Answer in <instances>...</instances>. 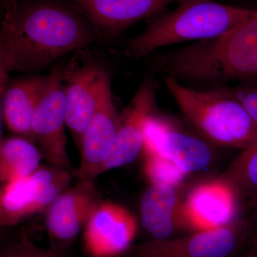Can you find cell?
<instances>
[{
  "instance_id": "5bb4252c",
  "label": "cell",
  "mask_w": 257,
  "mask_h": 257,
  "mask_svg": "<svg viewBox=\"0 0 257 257\" xmlns=\"http://www.w3.org/2000/svg\"><path fill=\"white\" fill-rule=\"evenodd\" d=\"M94 25L99 37L113 36L140 20L160 15L182 0H72Z\"/></svg>"
},
{
  "instance_id": "7402d4cb",
  "label": "cell",
  "mask_w": 257,
  "mask_h": 257,
  "mask_svg": "<svg viewBox=\"0 0 257 257\" xmlns=\"http://www.w3.org/2000/svg\"><path fill=\"white\" fill-rule=\"evenodd\" d=\"M229 90L242 104L257 126V84L251 80L244 81L243 84Z\"/></svg>"
},
{
  "instance_id": "ffe728a7",
  "label": "cell",
  "mask_w": 257,
  "mask_h": 257,
  "mask_svg": "<svg viewBox=\"0 0 257 257\" xmlns=\"http://www.w3.org/2000/svg\"><path fill=\"white\" fill-rule=\"evenodd\" d=\"M145 172L152 184H167L176 187L187 175L173 162L158 154L146 155Z\"/></svg>"
},
{
  "instance_id": "52a82bcc",
  "label": "cell",
  "mask_w": 257,
  "mask_h": 257,
  "mask_svg": "<svg viewBox=\"0 0 257 257\" xmlns=\"http://www.w3.org/2000/svg\"><path fill=\"white\" fill-rule=\"evenodd\" d=\"M62 69L55 67L49 74L48 86L32 119V136L42 158L50 166L71 172L72 165L67 152L65 135L67 96Z\"/></svg>"
},
{
  "instance_id": "9c48e42d",
  "label": "cell",
  "mask_w": 257,
  "mask_h": 257,
  "mask_svg": "<svg viewBox=\"0 0 257 257\" xmlns=\"http://www.w3.org/2000/svg\"><path fill=\"white\" fill-rule=\"evenodd\" d=\"M137 231L138 222L127 209L101 202L84 226V248L91 257L119 256L132 247Z\"/></svg>"
},
{
  "instance_id": "44dd1931",
  "label": "cell",
  "mask_w": 257,
  "mask_h": 257,
  "mask_svg": "<svg viewBox=\"0 0 257 257\" xmlns=\"http://www.w3.org/2000/svg\"><path fill=\"white\" fill-rule=\"evenodd\" d=\"M0 257H68L65 250L37 246L33 241L23 236L5 246Z\"/></svg>"
},
{
  "instance_id": "ac0fdd59",
  "label": "cell",
  "mask_w": 257,
  "mask_h": 257,
  "mask_svg": "<svg viewBox=\"0 0 257 257\" xmlns=\"http://www.w3.org/2000/svg\"><path fill=\"white\" fill-rule=\"evenodd\" d=\"M42 158L38 147L25 138L5 139L0 147V179L3 183L32 175Z\"/></svg>"
},
{
  "instance_id": "3957f363",
  "label": "cell",
  "mask_w": 257,
  "mask_h": 257,
  "mask_svg": "<svg viewBox=\"0 0 257 257\" xmlns=\"http://www.w3.org/2000/svg\"><path fill=\"white\" fill-rule=\"evenodd\" d=\"M256 15L257 10L212 0H182L175 10L159 15L145 31L128 40L124 55L142 58L175 44L216 38Z\"/></svg>"
},
{
  "instance_id": "603a6c76",
  "label": "cell",
  "mask_w": 257,
  "mask_h": 257,
  "mask_svg": "<svg viewBox=\"0 0 257 257\" xmlns=\"http://www.w3.org/2000/svg\"><path fill=\"white\" fill-rule=\"evenodd\" d=\"M18 0H0V10L1 14L5 11L8 7L14 4Z\"/></svg>"
},
{
  "instance_id": "6da1fadb",
  "label": "cell",
  "mask_w": 257,
  "mask_h": 257,
  "mask_svg": "<svg viewBox=\"0 0 257 257\" xmlns=\"http://www.w3.org/2000/svg\"><path fill=\"white\" fill-rule=\"evenodd\" d=\"M0 84L14 71L36 72L99 38L72 0H18L1 14Z\"/></svg>"
},
{
  "instance_id": "277c9868",
  "label": "cell",
  "mask_w": 257,
  "mask_h": 257,
  "mask_svg": "<svg viewBox=\"0 0 257 257\" xmlns=\"http://www.w3.org/2000/svg\"><path fill=\"white\" fill-rule=\"evenodd\" d=\"M169 92L189 122L218 146L248 148L257 142V126L229 89L196 90L168 76Z\"/></svg>"
},
{
  "instance_id": "d4e9b609",
  "label": "cell",
  "mask_w": 257,
  "mask_h": 257,
  "mask_svg": "<svg viewBox=\"0 0 257 257\" xmlns=\"http://www.w3.org/2000/svg\"><path fill=\"white\" fill-rule=\"evenodd\" d=\"M243 257H257V253L249 252L248 255Z\"/></svg>"
},
{
  "instance_id": "cb8c5ba5",
  "label": "cell",
  "mask_w": 257,
  "mask_h": 257,
  "mask_svg": "<svg viewBox=\"0 0 257 257\" xmlns=\"http://www.w3.org/2000/svg\"><path fill=\"white\" fill-rule=\"evenodd\" d=\"M249 252L257 253V232L251 239V250Z\"/></svg>"
},
{
  "instance_id": "2e32d148",
  "label": "cell",
  "mask_w": 257,
  "mask_h": 257,
  "mask_svg": "<svg viewBox=\"0 0 257 257\" xmlns=\"http://www.w3.org/2000/svg\"><path fill=\"white\" fill-rule=\"evenodd\" d=\"M49 83V74L27 76L8 81L3 96V111L8 128L33 142L34 114Z\"/></svg>"
},
{
  "instance_id": "30bf717a",
  "label": "cell",
  "mask_w": 257,
  "mask_h": 257,
  "mask_svg": "<svg viewBox=\"0 0 257 257\" xmlns=\"http://www.w3.org/2000/svg\"><path fill=\"white\" fill-rule=\"evenodd\" d=\"M121 124V115L112 99L111 82L106 86L99 105L83 133L82 158L74 172L78 182H94L112 151Z\"/></svg>"
},
{
  "instance_id": "e0dca14e",
  "label": "cell",
  "mask_w": 257,
  "mask_h": 257,
  "mask_svg": "<svg viewBox=\"0 0 257 257\" xmlns=\"http://www.w3.org/2000/svg\"><path fill=\"white\" fill-rule=\"evenodd\" d=\"M36 186L30 176L7 182L0 193V224L16 226L27 217L43 211Z\"/></svg>"
},
{
  "instance_id": "9a60e30c",
  "label": "cell",
  "mask_w": 257,
  "mask_h": 257,
  "mask_svg": "<svg viewBox=\"0 0 257 257\" xmlns=\"http://www.w3.org/2000/svg\"><path fill=\"white\" fill-rule=\"evenodd\" d=\"M183 207L177 187L152 184L140 203L142 224L153 239H172L177 231L188 230Z\"/></svg>"
},
{
  "instance_id": "5b68a950",
  "label": "cell",
  "mask_w": 257,
  "mask_h": 257,
  "mask_svg": "<svg viewBox=\"0 0 257 257\" xmlns=\"http://www.w3.org/2000/svg\"><path fill=\"white\" fill-rule=\"evenodd\" d=\"M67 96L66 124L80 146L83 133L110 83L106 69L89 56L77 52L62 69Z\"/></svg>"
},
{
  "instance_id": "7c38bea8",
  "label": "cell",
  "mask_w": 257,
  "mask_h": 257,
  "mask_svg": "<svg viewBox=\"0 0 257 257\" xmlns=\"http://www.w3.org/2000/svg\"><path fill=\"white\" fill-rule=\"evenodd\" d=\"M238 197L221 178L199 184L184 201L187 229L207 231L223 227L237 219Z\"/></svg>"
},
{
  "instance_id": "ba28073f",
  "label": "cell",
  "mask_w": 257,
  "mask_h": 257,
  "mask_svg": "<svg viewBox=\"0 0 257 257\" xmlns=\"http://www.w3.org/2000/svg\"><path fill=\"white\" fill-rule=\"evenodd\" d=\"M143 150L145 155L158 154L168 159L187 175L204 170L213 159L212 150L204 140L179 130L155 112L145 123Z\"/></svg>"
},
{
  "instance_id": "484cf974",
  "label": "cell",
  "mask_w": 257,
  "mask_h": 257,
  "mask_svg": "<svg viewBox=\"0 0 257 257\" xmlns=\"http://www.w3.org/2000/svg\"><path fill=\"white\" fill-rule=\"evenodd\" d=\"M252 200L253 201V202L257 203V195L255 196V197H253L252 198Z\"/></svg>"
},
{
  "instance_id": "8992f818",
  "label": "cell",
  "mask_w": 257,
  "mask_h": 257,
  "mask_svg": "<svg viewBox=\"0 0 257 257\" xmlns=\"http://www.w3.org/2000/svg\"><path fill=\"white\" fill-rule=\"evenodd\" d=\"M248 229V221L237 218L218 229L133 245L126 253L128 257H230L241 246Z\"/></svg>"
},
{
  "instance_id": "7a4b0ae2",
  "label": "cell",
  "mask_w": 257,
  "mask_h": 257,
  "mask_svg": "<svg viewBox=\"0 0 257 257\" xmlns=\"http://www.w3.org/2000/svg\"><path fill=\"white\" fill-rule=\"evenodd\" d=\"M170 76L197 81L257 78V15L220 37L196 42L165 56Z\"/></svg>"
},
{
  "instance_id": "d6986e66",
  "label": "cell",
  "mask_w": 257,
  "mask_h": 257,
  "mask_svg": "<svg viewBox=\"0 0 257 257\" xmlns=\"http://www.w3.org/2000/svg\"><path fill=\"white\" fill-rule=\"evenodd\" d=\"M219 178L240 198L257 195V142L241 153Z\"/></svg>"
},
{
  "instance_id": "8fae6325",
  "label": "cell",
  "mask_w": 257,
  "mask_h": 257,
  "mask_svg": "<svg viewBox=\"0 0 257 257\" xmlns=\"http://www.w3.org/2000/svg\"><path fill=\"white\" fill-rule=\"evenodd\" d=\"M101 202L94 182H77L56 198L46 209L45 225L52 247L65 250L85 226Z\"/></svg>"
},
{
  "instance_id": "4fadbf2b",
  "label": "cell",
  "mask_w": 257,
  "mask_h": 257,
  "mask_svg": "<svg viewBox=\"0 0 257 257\" xmlns=\"http://www.w3.org/2000/svg\"><path fill=\"white\" fill-rule=\"evenodd\" d=\"M156 88L153 80L144 81L124 113L116 142L110 155L100 171L114 170L136 160L144 148V128L147 118L154 112Z\"/></svg>"
}]
</instances>
